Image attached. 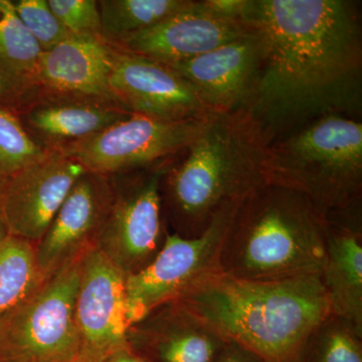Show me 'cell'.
Masks as SVG:
<instances>
[{"mask_svg":"<svg viewBox=\"0 0 362 362\" xmlns=\"http://www.w3.org/2000/svg\"><path fill=\"white\" fill-rule=\"evenodd\" d=\"M240 18L262 45L249 110L270 143L319 117L361 116L358 2L246 0Z\"/></svg>","mask_w":362,"mask_h":362,"instance_id":"6da1fadb","label":"cell"},{"mask_svg":"<svg viewBox=\"0 0 362 362\" xmlns=\"http://www.w3.org/2000/svg\"><path fill=\"white\" fill-rule=\"evenodd\" d=\"M269 145L249 109L211 114L201 135L162 180L163 216L171 232L199 237L223 209L267 185Z\"/></svg>","mask_w":362,"mask_h":362,"instance_id":"7a4b0ae2","label":"cell"},{"mask_svg":"<svg viewBox=\"0 0 362 362\" xmlns=\"http://www.w3.org/2000/svg\"><path fill=\"white\" fill-rule=\"evenodd\" d=\"M176 301L269 362H298L330 309L320 275L240 280L216 273Z\"/></svg>","mask_w":362,"mask_h":362,"instance_id":"3957f363","label":"cell"},{"mask_svg":"<svg viewBox=\"0 0 362 362\" xmlns=\"http://www.w3.org/2000/svg\"><path fill=\"white\" fill-rule=\"evenodd\" d=\"M325 223L304 197L267 183L238 206L221 244L223 275L281 281L320 275Z\"/></svg>","mask_w":362,"mask_h":362,"instance_id":"277c9868","label":"cell"},{"mask_svg":"<svg viewBox=\"0 0 362 362\" xmlns=\"http://www.w3.org/2000/svg\"><path fill=\"white\" fill-rule=\"evenodd\" d=\"M267 180L304 197L324 223L362 221V123L329 114L270 143Z\"/></svg>","mask_w":362,"mask_h":362,"instance_id":"5b68a950","label":"cell"},{"mask_svg":"<svg viewBox=\"0 0 362 362\" xmlns=\"http://www.w3.org/2000/svg\"><path fill=\"white\" fill-rule=\"evenodd\" d=\"M83 256L45 279L30 297L0 318L2 356L13 362L78 361L75 308Z\"/></svg>","mask_w":362,"mask_h":362,"instance_id":"8992f818","label":"cell"},{"mask_svg":"<svg viewBox=\"0 0 362 362\" xmlns=\"http://www.w3.org/2000/svg\"><path fill=\"white\" fill-rule=\"evenodd\" d=\"M209 116L165 121L132 115L57 150L96 175L143 170L169 163L173 157L182 154L201 135Z\"/></svg>","mask_w":362,"mask_h":362,"instance_id":"52a82bcc","label":"cell"},{"mask_svg":"<svg viewBox=\"0 0 362 362\" xmlns=\"http://www.w3.org/2000/svg\"><path fill=\"white\" fill-rule=\"evenodd\" d=\"M240 204L223 209L199 237H181L168 230L160 251L148 265L126 276L130 326L157 307L176 301L202 281L221 273V244Z\"/></svg>","mask_w":362,"mask_h":362,"instance_id":"ba28073f","label":"cell"},{"mask_svg":"<svg viewBox=\"0 0 362 362\" xmlns=\"http://www.w3.org/2000/svg\"><path fill=\"white\" fill-rule=\"evenodd\" d=\"M170 165L137 171L114 192L94 247L126 276L148 265L165 240L161 183Z\"/></svg>","mask_w":362,"mask_h":362,"instance_id":"9c48e42d","label":"cell"},{"mask_svg":"<svg viewBox=\"0 0 362 362\" xmlns=\"http://www.w3.org/2000/svg\"><path fill=\"white\" fill-rule=\"evenodd\" d=\"M75 318L78 361L102 362L116 350L129 346L126 275L95 247L83 256Z\"/></svg>","mask_w":362,"mask_h":362,"instance_id":"30bf717a","label":"cell"},{"mask_svg":"<svg viewBox=\"0 0 362 362\" xmlns=\"http://www.w3.org/2000/svg\"><path fill=\"white\" fill-rule=\"evenodd\" d=\"M86 171L77 161L54 150L6 178L2 209L9 235L35 246Z\"/></svg>","mask_w":362,"mask_h":362,"instance_id":"8fae6325","label":"cell"},{"mask_svg":"<svg viewBox=\"0 0 362 362\" xmlns=\"http://www.w3.org/2000/svg\"><path fill=\"white\" fill-rule=\"evenodd\" d=\"M110 88L117 103L135 115L180 121L211 114L175 69L123 49H117Z\"/></svg>","mask_w":362,"mask_h":362,"instance_id":"7c38bea8","label":"cell"},{"mask_svg":"<svg viewBox=\"0 0 362 362\" xmlns=\"http://www.w3.org/2000/svg\"><path fill=\"white\" fill-rule=\"evenodd\" d=\"M249 30L244 37L206 54L168 65L192 86L211 113L250 109L254 101L262 45L256 33Z\"/></svg>","mask_w":362,"mask_h":362,"instance_id":"4fadbf2b","label":"cell"},{"mask_svg":"<svg viewBox=\"0 0 362 362\" xmlns=\"http://www.w3.org/2000/svg\"><path fill=\"white\" fill-rule=\"evenodd\" d=\"M249 32L242 18L216 13L207 6L206 0H190L178 13L148 30L128 37L117 47L173 65L206 54Z\"/></svg>","mask_w":362,"mask_h":362,"instance_id":"5bb4252c","label":"cell"},{"mask_svg":"<svg viewBox=\"0 0 362 362\" xmlns=\"http://www.w3.org/2000/svg\"><path fill=\"white\" fill-rule=\"evenodd\" d=\"M113 197L106 176L86 171L78 178L35 246L37 265L45 279L94 247Z\"/></svg>","mask_w":362,"mask_h":362,"instance_id":"9a60e30c","label":"cell"},{"mask_svg":"<svg viewBox=\"0 0 362 362\" xmlns=\"http://www.w3.org/2000/svg\"><path fill=\"white\" fill-rule=\"evenodd\" d=\"M116 52L103 37L71 35L42 52L33 88L66 100L114 105L110 76Z\"/></svg>","mask_w":362,"mask_h":362,"instance_id":"2e32d148","label":"cell"},{"mask_svg":"<svg viewBox=\"0 0 362 362\" xmlns=\"http://www.w3.org/2000/svg\"><path fill=\"white\" fill-rule=\"evenodd\" d=\"M127 340L146 362H211L226 338L185 305L171 301L133 323Z\"/></svg>","mask_w":362,"mask_h":362,"instance_id":"e0dca14e","label":"cell"},{"mask_svg":"<svg viewBox=\"0 0 362 362\" xmlns=\"http://www.w3.org/2000/svg\"><path fill=\"white\" fill-rule=\"evenodd\" d=\"M320 278L330 314L362 331V223H325Z\"/></svg>","mask_w":362,"mask_h":362,"instance_id":"ac0fdd59","label":"cell"},{"mask_svg":"<svg viewBox=\"0 0 362 362\" xmlns=\"http://www.w3.org/2000/svg\"><path fill=\"white\" fill-rule=\"evenodd\" d=\"M132 115L115 105L69 100L39 105L25 114L28 125L58 147L97 134Z\"/></svg>","mask_w":362,"mask_h":362,"instance_id":"d6986e66","label":"cell"},{"mask_svg":"<svg viewBox=\"0 0 362 362\" xmlns=\"http://www.w3.org/2000/svg\"><path fill=\"white\" fill-rule=\"evenodd\" d=\"M190 0H101V35L107 42H119L148 30L178 13Z\"/></svg>","mask_w":362,"mask_h":362,"instance_id":"ffe728a7","label":"cell"},{"mask_svg":"<svg viewBox=\"0 0 362 362\" xmlns=\"http://www.w3.org/2000/svg\"><path fill=\"white\" fill-rule=\"evenodd\" d=\"M35 245L8 235L0 240V318L42 285Z\"/></svg>","mask_w":362,"mask_h":362,"instance_id":"44dd1931","label":"cell"},{"mask_svg":"<svg viewBox=\"0 0 362 362\" xmlns=\"http://www.w3.org/2000/svg\"><path fill=\"white\" fill-rule=\"evenodd\" d=\"M42 52L16 14L13 1L0 0V66L30 94Z\"/></svg>","mask_w":362,"mask_h":362,"instance_id":"7402d4cb","label":"cell"},{"mask_svg":"<svg viewBox=\"0 0 362 362\" xmlns=\"http://www.w3.org/2000/svg\"><path fill=\"white\" fill-rule=\"evenodd\" d=\"M298 362H362V331L329 314L307 338Z\"/></svg>","mask_w":362,"mask_h":362,"instance_id":"603a6c76","label":"cell"},{"mask_svg":"<svg viewBox=\"0 0 362 362\" xmlns=\"http://www.w3.org/2000/svg\"><path fill=\"white\" fill-rule=\"evenodd\" d=\"M49 152L35 141L18 114L0 108V177L16 175Z\"/></svg>","mask_w":362,"mask_h":362,"instance_id":"cb8c5ba5","label":"cell"},{"mask_svg":"<svg viewBox=\"0 0 362 362\" xmlns=\"http://www.w3.org/2000/svg\"><path fill=\"white\" fill-rule=\"evenodd\" d=\"M13 4L18 18L42 51H51L71 37V33L49 8L47 0H20Z\"/></svg>","mask_w":362,"mask_h":362,"instance_id":"d4e9b609","label":"cell"},{"mask_svg":"<svg viewBox=\"0 0 362 362\" xmlns=\"http://www.w3.org/2000/svg\"><path fill=\"white\" fill-rule=\"evenodd\" d=\"M49 8L71 35L101 37V16L96 0H47Z\"/></svg>","mask_w":362,"mask_h":362,"instance_id":"484cf974","label":"cell"},{"mask_svg":"<svg viewBox=\"0 0 362 362\" xmlns=\"http://www.w3.org/2000/svg\"><path fill=\"white\" fill-rule=\"evenodd\" d=\"M30 92L0 66V108L20 113L25 108Z\"/></svg>","mask_w":362,"mask_h":362,"instance_id":"4316f807","label":"cell"},{"mask_svg":"<svg viewBox=\"0 0 362 362\" xmlns=\"http://www.w3.org/2000/svg\"><path fill=\"white\" fill-rule=\"evenodd\" d=\"M211 362H269L258 352L233 341L226 339L214 356Z\"/></svg>","mask_w":362,"mask_h":362,"instance_id":"83f0119b","label":"cell"},{"mask_svg":"<svg viewBox=\"0 0 362 362\" xmlns=\"http://www.w3.org/2000/svg\"><path fill=\"white\" fill-rule=\"evenodd\" d=\"M102 362H146L129 346L116 350Z\"/></svg>","mask_w":362,"mask_h":362,"instance_id":"f1b7e54d","label":"cell"},{"mask_svg":"<svg viewBox=\"0 0 362 362\" xmlns=\"http://www.w3.org/2000/svg\"><path fill=\"white\" fill-rule=\"evenodd\" d=\"M4 180L6 178L0 177V240L9 235L6 221H4V209H2V187H4Z\"/></svg>","mask_w":362,"mask_h":362,"instance_id":"f546056e","label":"cell"},{"mask_svg":"<svg viewBox=\"0 0 362 362\" xmlns=\"http://www.w3.org/2000/svg\"><path fill=\"white\" fill-rule=\"evenodd\" d=\"M0 362H13V361H9V359H7L6 357L2 356L1 354H0Z\"/></svg>","mask_w":362,"mask_h":362,"instance_id":"4dcf8cb0","label":"cell"},{"mask_svg":"<svg viewBox=\"0 0 362 362\" xmlns=\"http://www.w3.org/2000/svg\"><path fill=\"white\" fill-rule=\"evenodd\" d=\"M74 362H81V361H74Z\"/></svg>","mask_w":362,"mask_h":362,"instance_id":"1f68e13d","label":"cell"}]
</instances>
